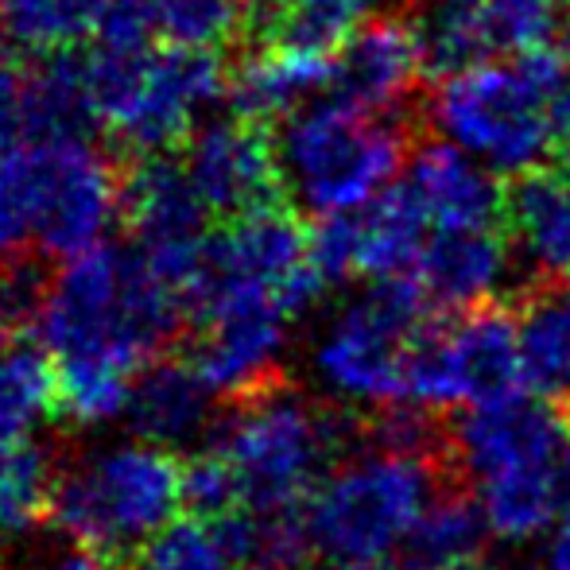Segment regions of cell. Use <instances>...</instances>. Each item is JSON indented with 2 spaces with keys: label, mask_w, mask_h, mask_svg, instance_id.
I'll return each instance as SVG.
<instances>
[{
  "label": "cell",
  "mask_w": 570,
  "mask_h": 570,
  "mask_svg": "<svg viewBox=\"0 0 570 570\" xmlns=\"http://www.w3.org/2000/svg\"><path fill=\"white\" fill-rule=\"evenodd\" d=\"M183 292L136 248L98 245L62 264L39 303V342L59 381V412L98 431L128 420L140 373L183 323Z\"/></svg>",
  "instance_id": "cell-1"
},
{
  "label": "cell",
  "mask_w": 570,
  "mask_h": 570,
  "mask_svg": "<svg viewBox=\"0 0 570 570\" xmlns=\"http://www.w3.org/2000/svg\"><path fill=\"white\" fill-rule=\"evenodd\" d=\"M342 451V415L276 384L240 400L187 462V501L210 520L303 517Z\"/></svg>",
  "instance_id": "cell-2"
},
{
  "label": "cell",
  "mask_w": 570,
  "mask_h": 570,
  "mask_svg": "<svg viewBox=\"0 0 570 570\" xmlns=\"http://www.w3.org/2000/svg\"><path fill=\"white\" fill-rule=\"evenodd\" d=\"M451 446L458 473L470 485L493 540L532 543L563 520L567 407L535 392L465 407L454 423Z\"/></svg>",
  "instance_id": "cell-3"
},
{
  "label": "cell",
  "mask_w": 570,
  "mask_h": 570,
  "mask_svg": "<svg viewBox=\"0 0 570 570\" xmlns=\"http://www.w3.org/2000/svg\"><path fill=\"white\" fill-rule=\"evenodd\" d=\"M567 75V62L548 51L473 62L439 78L428 120L439 140L478 159L497 179H524L548 167L559 148L556 98Z\"/></svg>",
  "instance_id": "cell-4"
},
{
  "label": "cell",
  "mask_w": 570,
  "mask_h": 570,
  "mask_svg": "<svg viewBox=\"0 0 570 570\" xmlns=\"http://www.w3.org/2000/svg\"><path fill=\"white\" fill-rule=\"evenodd\" d=\"M125 183L86 136L0 148V256H75L106 245Z\"/></svg>",
  "instance_id": "cell-5"
},
{
  "label": "cell",
  "mask_w": 570,
  "mask_h": 570,
  "mask_svg": "<svg viewBox=\"0 0 570 570\" xmlns=\"http://www.w3.org/2000/svg\"><path fill=\"white\" fill-rule=\"evenodd\" d=\"M187 504V465L148 439L98 443L59 470L55 528L106 559L140 556L179 524Z\"/></svg>",
  "instance_id": "cell-6"
},
{
  "label": "cell",
  "mask_w": 570,
  "mask_h": 570,
  "mask_svg": "<svg viewBox=\"0 0 570 570\" xmlns=\"http://www.w3.org/2000/svg\"><path fill=\"white\" fill-rule=\"evenodd\" d=\"M439 497L435 458L368 443L342 458L311 493L303 509L307 548L338 567L389 559L404 551L407 535Z\"/></svg>",
  "instance_id": "cell-7"
},
{
  "label": "cell",
  "mask_w": 570,
  "mask_h": 570,
  "mask_svg": "<svg viewBox=\"0 0 570 570\" xmlns=\"http://www.w3.org/2000/svg\"><path fill=\"white\" fill-rule=\"evenodd\" d=\"M82 62L98 125L140 156L190 140L206 109L229 98V75L214 51L94 43Z\"/></svg>",
  "instance_id": "cell-8"
},
{
  "label": "cell",
  "mask_w": 570,
  "mask_h": 570,
  "mask_svg": "<svg viewBox=\"0 0 570 570\" xmlns=\"http://www.w3.org/2000/svg\"><path fill=\"white\" fill-rule=\"evenodd\" d=\"M407 136L392 117H373L334 98L279 125L276 159L295 206L331 222L361 210L396 183Z\"/></svg>",
  "instance_id": "cell-9"
},
{
  "label": "cell",
  "mask_w": 570,
  "mask_h": 570,
  "mask_svg": "<svg viewBox=\"0 0 570 570\" xmlns=\"http://www.w3.org/2000/svg\"><path fill=\"white\" fill-rule=\"evenodd\" d=\"M431 303L412 279L368 284L342 303L311 338L307 365L331 400L350 407L407 404L415 345L428 334Z\"/></svg>",
  "instance_id": "cell-10"
},
{
  "label": "cell",
  "mask_w": 570,
  "mask_h": 570,
  "mask_svg": "<svg viewBox=\"0 0 570 570\" xmlns=\"http://www.w3.org/2000/svg\"><path fill=\"white\" fill-rule=\"evenodd\" d=\"M326 287L303 226L268 206L214 233L187 303L195 323L229 315H284L295 323Z\"/></svg>",
  "instance_id": "cell-11"
},
{
  "label": "cell",
  "mask_w": 570,
  "mask_h": 570,
  "mask_svg": "<svg viewBox=\"0 0 570 570\" xmlns=\"http://www.w3.org/2000/svg\"><path fill=\"white\" fill-rule=\"evenodd\" d=\"M524 384L520 326L497 307L465 311L451 326H428L407 373V404L423 412L481 407Z\"/></svg>",
  "instance_id": "cell-12"
},
{
  "label": "cell",
  "mask_w": 570,
  "mask_h": 570,
  "mask_svg": "<svg viewBox=\"0 0 570 570\" xmlns=\"http://www.w3.org/2000/svg\"><path fill=\"white\" fill-rule=\"evenodd\" d=\"M125 218L136 253L159 272L183 299H190L198 272L210 253L214 233L206 229L210 210L195 195L183 164L164 156H144L125 179Z\"/></svg>",
  "instance_id": "cell-13"
},
{
  "label": "cell",
  "mask_w": 570,
  "mask_h": 570,
  "mask_svg": "<svg viewBox=\"0 0 570 570\" xmlns=\"http://www.w3.org/2000/svg\"><path fill=\"white\" fill-rule=\"evenodd\" d=\"M428 240L431 222L423 218L420 203L404 183H392L361 210L323 222L311 245L326 284H345V279L389 284V279H412Z\"/></svg>",
  "instance_id": "cell-14"
},
{
  "label": "cell",
  "mask_w": 570,
  "mask_h": 570,
  "mask_svg": "<svg viewBox=\"0 0 570 570\" xmlns=\"http://www.w3.org/2000/svg\"><path fill=\"white\" fill-rule=\"evenodd\" d=\"M183 171L206 210L226 222L268 210L276 190H284L276 140L245 117L206 120L187 140Z\"/></svg>",
  "instance_id": "cell-15"
},
{
  "label": "cell",
  "mask_w": 570,
  "mask_h": 570,
  "mask_svg": "<svg viewBox=\"0 0 570 570\" xmlns=\"http://www.w3.org/2000/svg\"><path fill=\"white\" fill-rule=\"evenodd\" d=\"M428 67L412 20L376 16L331 59V98L373 117H392Z\"/></svg>",
  "instance_id": "cell-16"
},
{
  "label": "cell",
  "mask_w": 570,
  "mask_h": 570,
  "mask_svg": "<svg viewBox=\"0 0 570 570\" xmlns=\"http://www.w3.org/2000/svg\"><path fill=\"white\" fill-rule=\"evenodd\" d=\"M517 261V248L497 229L431 233L412 272V284L431 307L465 315V311L493 307L497 295L509 287Z\"/></svg>",
  "instance_id": "cell-17"
},
{
  "label": "cell",
  "mask_w": 570,
  "mask_h": 570,
  "mask_svg": "<svg viewBox=\"0 0 570 570\" xmlns=\"http://www.w3.org/2000/svg\"><path fill=\"white\" fill-rule=\"evenodd\" d=\"M404 187L431 222V233L497 229L509 210V195L501 190L497 175L446 140L412 151Z\"/></svg>",
  "instance_id": "cell-18"
},
{
  "label": "cell",
  "mask_w": 570,
  "mask_h": 570,
  "mask_svg": "<svg viewBox=\"0 0 570 570\" xmlns=\"http://www.w3.org/2000/svg\"><path fill=\"white\" fill-rule=\"evenodd\" d=\"M287 345H292V318L229 315L198 323L190 361L218 396L248 400L264 389H276Z\"/></svg>",
  "instance_id": "cell-19"
},
{
  "label": "cell",
  "mask_w": 570,
  "mask_h": 570,
  "mask_svg": "<svg viewBox=\"0 0 570 570\" xmlns=\"http://www.w3.org/2000/svg\"><path fill=\"white\" fill-rule=\"evenodd\" d=\"M214 400L218 392L203 381L195 361H159L148 365L136 381L128 423L136 439L164 446V451H187L210 439Z\"/></svg>",
  "instance_id": "cell-20"
},
{
  "label": "cell",
  "mask_w": 570,
  "mask_h": 570,
  "mask_svg": "<svg viewBox=\"0 0 570 570\" xmlns=\"http://www.w3.org/2000/svg\"><path fill=\"white\" fill-rule=\"evenodd\" d=\"M504 218L524 268L543 279L570 276V164L517 179Z\"/></svg>",
  "instance_id": "cell-21"
},
{
  "label": "cell",
  "mask_w": 570,
  "mask_h": 570,
  "mask_svg": "<svg viewBox=\"0 0 570 570\" xmlns=\"http://www.w3.org/2000/svg\"><path fill=\"white\" fill-rule=\"evenodd\" d=\"M323 90H331V62L323 55H303L292 47H268L253 55L229 78L233 109L253 125L295 117L299 109L315 106Z\"/></svg>",
  "instance_id": "cell-22"
},
{
  "label": "cell",
  "mask_w": 570,
  "mask_h": 570,
  "mask_svg": "<svg viewBox=\"0 0 570 570\" xmlns=\"http://www.w3.org/2000/svg\"><path fill=\"white\" fill-rule=\"evenodd\" d=\"M381 0H256L253 23L268 47H292L303 55H331L376 20Z\"/></svg>",
  "instance_id": "cell-23"
},
{
  "label": "cell",
  "mask_w": 570,
  "mask_h": 570,
  "mask_svg": "<svg viewBox=\"0 0 570 570\" xmlns=\"http://www.w3.org/2000/svg\"><path fill=\"white\" fill-rule=\"evenodd\" d=\"M59 407V381L43 350L23 342L0 345V465L39 443V428Z\"/></svg>",
  "instance_id": "cell-24"
},
{
  "label": "cell",
  "mask_w": 570,
  "mask_h": 570,
  "mask_svg": "<svg viewBox=\"0 0 570 570\" xmlns=\"http://www.w3.org/2000/svg\"><path fill=\"white\" fill-rule=\"evenodd\" d=\"M23 125L28 140H75L98 125L82 59L59 55L23 78Z\"/></svg>",
  "instance_id": "cell-25"
},
{
  "label": "cell",
  "mask_w": 570,
  "mask_h": 570,
  "mask_svg": "<svg viewBox=\"0 0 570 570\" xmlns=\"http://www.w3.org/2000/svg\"><path fill=\"white\" fill-rule=\"evenodd\" d=\"M520 361L535 396L570 407V295L540 292L520 307Z\"/></svg>",
  "instance_id": "cell-26"
},
{
  "label": "cell",
  "mask_w": 570,
  "mask_h": 570,
  "mask_svg": "<svg viewBox=\"0 0 570 570\" xmlns=\"http://www.w3.org/2000/svg\"><path fill=\"white\" fill-rule=\"evenodd\" d=\"M114 0H4V31L16 47L43 59L94 43L109 20Z\"/></svg>",
  "instance_id": "cell-27"
},
{
  "label": "cell",
  "mask_w": 570,
  "mask_h": 570,
  "mask_svg": "<svg viewBox=\"0 0 570 570\" xmlns=\"http://www.w3.org/2000/svg\"><path fill=\"white\" fill-rule=\"evenodd\" d=\"M412 28L423 62L439 78L485 62V55L493 51L485 0H420Z\"/></svg>",
  "instance_id": "cell-28"
},
{
  "label": "cell",
  "mask_w": 570,
  "mask_h": 570,
  "mask_svg": "<svg viewBox=\"0 0 570 570\" xmlns=\"http://www.w3.org/2000/svg\"><path fill=\"white\" fill-rule=\"evenodd\" d=\"M489 524L473 497L443 493L404 543V570H458L478 563Z\"/></svg>",
  "instance_id": "cell-29"
},
{
  "label": "cell",
  "mask_w": 570,
  "mask_h": 570,
  "mask_svg": "<svg viewBox=\"0 0 570 570\" xmlns=\"http://www.w3.org/2000/svg\"><path fill=\"white\" fill-rule=\"evenodd\" d=\"M55 489H59V465L39 443L8 458L0 465V543L36 535V528L55 512Z\"/></svg>",
  "instance_id": "cell-30"
},
{
  "label": "cell",
  "mask_w": 570,
  "mask_h": 570,
  "mask_svg": "<svg viewBox=\"0 0 570 570\" xmlns=\"http://www.w3.org/2000/svg\"><path fill=\"white\" fill-rule=\"evenodd\" d=\"M151 36L167 47L214 51L240 28L237 0H136Z\"/></svg>",
  "instance_id": "cell-31"
},
{
  "label": "cell",
  "mask_w": 570,
  "mask_h": 570,
  "mask_svg": "<svg viewBox=\"0 0 570 570\" xmlns=\"http://www.w3.org/2000/svg\"><path fill=\"white\" fill-rule=\"evenodd\" d=\"M128 570H253V567L229 548V540L222 535V528L214 520L210 524L206 520H179L159 540H151L140 556H132V567Z\"/></svg>",
  "instance_id": "cell-32"
},
{
  "label": "cell",
  "mask_w": 570,
  "mask_h": 570,
  "mask_svg": "<svg viewBox=\"0 0 570 570\" xmlns=\"http://www.w3.org/2000/svg\"><path fill=\"white\" fill-rule=\"evenodd\" d=\"M493 51L535 55L548 51L563 23V0H485Z\"/></svg>",
  "instance_id": "cell-33"
},
{
  "label": "cell",
  "mask_w": 570,
  "mask_h": 570,
  "mask_svg": "<svg viewBox=\"0 0 570 570\" xmlns=\"http://www.w3.org/2000/svg\"><path fill=\"white\" fill-rule=\"evenodd\" d=\"M47 287L36 279L31 268H12L0 276V345L12 342V334L20 331L28 318L39 315Z\"/></svg>",
  "instance_id": "cell-34"
},
{
  "label": "cell",
  "mask_w": 570,
  "mask_h": 570,
  "mask_svg": "<svg viewBox=\"0 0 570 570\" xmlns=\"http://www.w3.org/2000/svg\"><path fill=\"white\" fill-rule=\"evenodd\" d=\"M23 570H114V559L98 556V551H90V548H78V543H67V548L36 556Z\"/></svg>",
  "instance_id": "cell-35"
},
{
  "label": "cell",
  "mask_w": 570,
  "mask_h": 570,
  "mask_svg": "<svg viewBox=\"0 0 570 570\" xmlns=\"http://www.w3.org/2000/svg\"><path fill=\"white\" fill-rule=\"evenodd\" d=\"M543 570H570V517L559 520L551 532L548 551H543Z\"/></svg>",
  "instance_id": "cell-36"
},
{
  "label": "cell",
  "mask_w": 570,
  "mask_h": 570,
  "mask_svg": "<svg viewBox=\"0 0 570 570\" xmlns=\"http://www.w3.org/2000/svg\"><path fill=\"white\" fill-rule=\"evenodd\" d=\"M556 125H559V144L570 148V75H567L563 90H559V98H556Z\"/></svg>",
  "instance_id": "cell-37"
},
{
  "label": "cell",
  "mask_w": 570,
  "mask_h": 570,
  "mask_svg": "<svg viewBox=\"0 0 570 570\" xmlns=\"http://www.w3.org/2000/svg\"><path fill=\"white\" fill-rule=\"evenodd\" d=\"M338 570H404V567L389 563V559H373V563H350V567H338Z\"/></svg>",
  "instance_id": "cell-38"
},
{
  "label": "cell",
  "mask_w": 570,
  "mask_h": 570,
  "mask_svg": "<svg viewBox=\"0 0 570 570\" xmlns=\"http://www.w3.org/2000/svg\"><path fill=\"white\" fill-rule=\"evenodd\" d=\"M563 517H570V454L563 465Z\"/></svg>",
  "instance_id": "cell-39"
},
{
  "label": "cell",
  "mask_w": 570,
  "mask_h": 570,
  "mask_svg": "<svg viewBox=\"0 0 570 570\" xmlns=\"http://www.w3.org/2000/svg\"><path fill=\"white\" fill-rule=\"evenodd\" d=\"M458 570H485V567H481V563H470V567H458Z\"/></svg>",
  "instance_id": "cell-40"
},
{
  "label": "cell",
  "mask_w": 570,
  "mask_h": 570,
  "mask_svg": "<svg viewBox=\"0 0 570 570\" xmlns=\"http://www.w3.org/2000/svg\"><path fill=\"white\" fill-rule=\"evenodd\" d=\"M0 8H4V0H0Z\"/></svg>",
  "instance_id": "cell-41"
}]
</instances>
